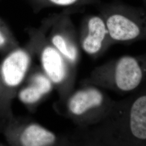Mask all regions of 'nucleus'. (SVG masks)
I'll list each match as a JSON object with an SVG mask.
<instances>
[{"label":"nucleus","instance_id":"1","mask_svg":"<svg viewBox=\"0 0 146 146\" xmlns=\"http://www.w3.org/2000/svg\"><path fill=\"white\" fill-rule=\"evenodd\" d=\"M131 95L115 100L103 119L104 143L115 146H146V83Z\"/></svg>","mask_w":146,"mask_h":146},{"label":"nucleus","instance_id":"2","mask_svg":"<svg viewBox=\"0 0 146 146\" xmlns=\"http://www.w3.org/2000/svg\"><path fill=\"white\" fill-rule=\"evenodd\" d=\"M146 56L125 55L106 63L96 73L95 81L120 94L133 93L145 82Z\"/></svg>","mask_w":146,"mask_h":146},{"label":"nucleus","instance_id":"3","mask_svg":"<svg viewBox=\"0 0 146 146\" xmlns=\"http://www.w3.org/2000/svg\"><path fill=\"white\" fill-rule=\"evenodd\" d=\"M115 100H112L95 87H87L74 94L69 104L70 111L77 116L94 115L101 119L108 114Z\"/></svg>","mask_w":146,"mask_h":146},{"label":"nucleus","instance_id":"4","mask_svg":"<svg viewBox=\"0 0 146 146\" xmlns=\"http://www.w3.org/2000/svg\"><path fill=\"white\" fill-rule=\"evenodd\" d=\"M111 42L127 43L146 38V21L114 14L105 21Z\"/></svg>","mask_w":146,"mask_h":146},{"label":"nucleus","instance_id":"5","mask_svg":"<svg viewBox=\"0 0 146 146\" xmlns=\"http://www.w3.org/2000/svg\"><path fill=\"white\" fill-rule=\"evenodd\" d=\"M28 64V56L23 50H16L9 54L0 68L1 78L5 86L13 88L20 84Z\"/></svg>","mask_w":146,"mask_h":146},{"label":"nucleus","instance_id":"6","mask_svg":"<svg viewBox=\"0 0 146 146\" xmlns=\"http://www.w3.org/2000/svg\"><path fill=\"white\" fill-rule=\"evenodd\" d=\"M107 41L111 42L105 21L99 16L91 17L88 21L87 33L82 42L84 52L91 55L98 54Z\"/></svg>","mask_w":146,"mask_h":146},{"label":"nucleus","instance_id":"7","mask_svg":"<svg viewBox=\"0 0 146 146\" xmlns=\"http://www.w3.org/2000/svg\"><path fill=\"white\" fill-rule=\"evenodd\" d=\"M42 62L46 72L54 82H61L65 76V67L62 58L58 50L46 47L43 51Z\"/></svg>","mask_w":146,"mask_h":146},{"label":"nucleus","instance_id":"8","mask_svg":"<svg viewBox=\"0 0 146 146\" xmlns=\"http://www.w3.org/2000/svg\"><path fill=\"white\" fill-rule=\"evenodd\" d=\"M55 139L51 132L37 125L27 128L20 137L22 144L27 146H47L52 143Z\"/></svg>","mask_w":146,"mask_h":146},{"label":"nucleus","instance_id":"9","mask_svg":"<svg viewBox=\"0 0 146 146\" xmlns=\"http://www.w3.org/2000/svg\"><path fill=\"white\" fill-rule=\"evenodd\" d=\"M51 88L50 81L42 75H37L33 80V86L22 90L19 98L25 103H34L40 99L43 94Z\"/></svg>","mask_w":146,"mask_h":146},{"label":"nucleus","instance_id":"10","mask_svg":"<svg viewBox=\"0 0 146 146\" xmlns=\"http://www.w3.org/2000/svg\"><path fill=\"white\" fill-rule=\"evenodd\" d=\"M52 42L58 50L70 60L74 61L78 56L77 49L74 46L68 43L62 36L57 35L53 37Z\"/></svg>","mask_w":146,"mask_h":146},{"label":"nucleus","instance_id":"11","mask_svg":"<svg viewBox=\"0 0 146 146\" xmlns=\"http://www.w3.org/2000/svg\"><path fill=\"white\" fill-rule=\"evenodd\" d=\"M9 42L8 36L7 35L5 27L0 21V49L6 47Z\"/></svg>","mask_w":146,"mask_h":146},{"label":"nucleus","instance_id":"12","mask_svg":"<svg viewBox=\"0 0 146 146\" xmlns=\"http://www.w3.org/2000/svg\"><path fill=\"white\" fill-rule=\"evenodd\" d=\"M52 4L60 6H68L72 5L78 0H49Z\"/></svg>","mask_w":146,"mask_h":146},{"label":"nucleus","instance_id":"13","mask_svg":"<svg viewBox=\"0 0 146 146\" xmlns=\"http://www.w3.org/2000/svg\"><path fill=\"white\" fill-rule=\"evenodd\" d=\"M145 56H146V54H145Z\"/></svg>","mask_w":146,"mask_h":146}]
</instances>
